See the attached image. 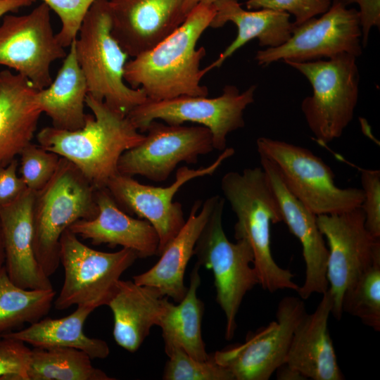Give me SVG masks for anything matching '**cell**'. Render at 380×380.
<instances>
[{"instance_id": "1", "label": "cell", "mask_w": 380, "mask_h": 380, "mask_svg": "<svg viewBox=\"0 0 380 380\" xmlns=\"http://www.w3.org/2000/svg\"><path fill=\"white\" fill-rule=\"evenodd\" d=\"M215 13L213 5L198 3L174 32L151 49L127 61L125 82L132 88L141 89L151 101L208 96V87L201 84L208 71L200 68L206 51L204 47L196 49V44Z\"/></svg>"}, {"instance_id": "2", "label": "cell", "mask_w": 380, "mask_h": 380, "mask_svg": "<svg viewBox=\"0 0 380 380\" xmlns=\"http://www.w3.org/2000/svg\"><path fill=\"white\" fill-rule=\"evenodd\" d=\"M87 114L84 126L68 131L46 127L37 134L39 145L74 164L96 188L106 187L118 174L122 154L144 138L127 115L87 94Z\"/></svg>"}, {"instance_id": "3", "label": "cell", "mask_w": 380, "mask_h": 380, "mask_svg": "<svg viewBox=\"0 0 380 380\" xmlns=\"http://www.w3.org/2000/svg\"><path fill=\"white\" fill-rule=\"evenodd\" d=\"M221 189L237 219L234 238L246 240L253 250L259 284L270 293L282 289L297 291L299 286L293 281L294 274L279 266L272 254L271 225L282 222V217L262 167L227 172L221 179Z\"/></svg>"}, {"instance_id": "4", "label": "cell", "mask_w": 380, "mask_h": 380, "mask_svg": "<svg viewBox=\"0 0 380 380\" xmlns=\"http://www.w3.org/2000/svg\"><path fill=\"white\" fill-rule=\"evenodd\" d=\"M96 188L71 162L61 157L50 181L35 192L32 208L36 259L50 277L60 264V239L74 222L98 215Z\"/></svg>"}, {"instance_id": "5", "label": "cell", "mask_w": 380, "mask_h": 380, "mask_svg": "<svg viewBox=\"0 0 380 380\" xmlns=\"http://www.w3.org/2000/svg\"><path fill=\"white\" fill-rule=\"evenodd\" d=\"M75 40L76 56L84 75L88 94L127 115L147 100L141 89L125 81L129 56L111 34L108 0H95L87 12Z\"/></svg>"}, {"instance_id": "6", "label": "cell", "mask_w": 380, "mask_h": 380, "mask_svg": "<svg viewBox=\"0 0 380 380\" xmlns=\"http://www.w3.org/2000/svg\"><path fill=\"white\" fill-rule=\"evenodd\" d=\"M301 72L312 87L301 110L308 127L322 144L339 138L353 120L359 94L356 57L342 53L325 60L284 61Z\"/></svg>"}, {"instance_id": "7", "label": "cell", "mask_w": 380, "mask_h": 380, "mask_svg": "<svg viewBox=\"0 0 380 380\" xmlns=\"http://www.w3.org/2000/svg\"><path fill=\"white\" fill-rule=\"evenodd\" d=\"M256 147L260 157L275 166L289 191L315 215L361 206L362 189L338 187L331 167L310 150L268 137H259Z\"/></svg>"}, {"instance_id": "8", "label": "cell", "mask_w": 380, "mask_h": 380, "mask_svg": "<svg viewBox=\"0 0 380 380\" xmlns=\"http://www.w3.org/2000/svg\"><path fill=\"white\" fill-rule=\"evenodd\" d=\"M225 200L217 195L209 215L194 250L197 263L212 270L216 300L226 317L225 338H233L236 316L248 291L259 284L253 267L254 255L244 239L231 242L222 227Z\"/></svg>"}, {"instance_id": "9", "label": "cell", "mask_w": 380, "mask_h": 380, "mask_svg": "<svg viewBox=\"0 0 380 380\" xmlns=\"http://www.w3.org/2000/svg\"><path fill=\"white\" fill-rule=\"evenodd\" d=\"M59 255L64 280L54 300L58 310L73 305L94 310L107 305L122 274L138 259L129 248L112 253L91 248L69 229L61 235Z\"/></svg>"}, {"instance_id": "10", "label": "cell", "mask_w": 380, "mask_h": 380, "mask_svg": "<svg viewBox=\"0 0 380 380\" xmlns=\"http://www.w3.org/2000/svg\"><path fill=\"white\" fill-rule=\"evenodd\" d=\"M255 85L243 92L233 85L223 88L220 96H182L170 99H147L127 115L141 133L153 120L168 125H183L190 122L207 127L211 132L214 149L222 151L227 148V135L245 125L243 112L253 103Z\"/></svg>"}, {"instance_id": "11", "label": "cell", "mask_w": 380, "mask_h": 380, "mask_svg": "<svg viewBox=\"0 0 380 380\" xmlns=\"http://www.w3.org/2000/svg\"><path fill=\"white\" fill-rule=\"evenodd\" d=\"M317 222L329 246L328 291L333 302L331 314L339 320L346 291L380 260V238L367 230L361 207L339 214L317 215Z\"/></svg>"}, {"instance_id": "12", "label": "cell", "mask_w": 380, "mask_h": 380, "mask_svg": "<svg viewBox=\"0 0 380 380\" xmlns=\"http://www.w3.org/2000/svg\"><path fill=\"white\" fill-rule=\"evenodd\" d=\"M234 153V148H226L206 167L178 168L174 182L166 187L144 184L133 177L119 173L108 181L106 187L123 211L147 220L153 227L159 238L158 255H160L186 222L182 204L173 201L176 193L190 180L213 175Z\"/></svg>"}, {"instance_id": "13", "label": "cell", "mask_w": 380, "mask_h": 380, "mask_svg": "<svg viewBox=\"0 0 380 380\" xmlns=\"http://www.w3.org/2000/svg\"><path fill=\"white\" fill-rule=\"evenodd\" d=\"M358 11L333 0L319 18H312L295 25L287 41L277 47L258 51L255 61L267 66L279 60L308 62L328 59L342 53L362 54Z\"/></svg>"}, {"instance_id": "14", "label": "cell", "mask_w": 380, "mask_h": 380, "mask_svg": "<svg viewBox=\"0 0 380 380\" xmlns=\"http://www.w3.org/2000/svg\"><path fill=\"white\" fill-rule=\"evenodd\" d=\"M50 11L42 2L27 14H6L0 24V65L14 70L37 90L51 83V64L67 55L53 33Z\"/></svg>"}, {"instance_id": "15", "label": "cell", "mask_w": 380, "mask_h": 380, "mask_svg": "<svg viewBox=\"0 0 380 380\" xmlns=\"http://www.w3.org/2000/svg\"><path fill=\"white\" fill-rule=\"evenodd\" d=\"M143 141L120 156L118 173L165 181L180 163L196 164L201 155L214 151L210 131L202 125H168L153 120Z\"/></svg>"}, {"instance_id": "16", "label": "cell", "mask_w": 380, "mask_h": 380, "mask_svg": "<svg viewBox=\"0 0 380 380\" xmlns=\"http://www.w3.org/2000/svg\"><path fill=\"white\" fill-rule=\"evenodd\" d=\"M303 299L284 297L276 319L247 337L246 341L213 353L235 380H267L285 363L293 333L306 314Z\"/></svg>"}, {"instance_id": "17", "label": "cell", "mask_w": 380, "mask_h": 380, "mask_svg": "<svg viewBox=\"0 0 380 380\" xmlns=\"http://www.w3.org/2000/svg\"><path fill=\"white\" fill-rule=\"evenodd\" d=\"M111 34L131 57L144 53L185 20L184 0H108Z\"/></svg>"}, {"instance_id": "18", "label": "cell", "mask_w": 380, "mask_h": 380, "mask_svg": "<svg viewBox=\"0 0 380 380\" xmlns=\"http://www.w3.org/2000/svg\"><path fill=\"white\" fill-rule=\"evenodd\" d=\"M263 169L279 205L282 222L300 242L305 265L303 284L297 293L303 300L313 293H324L329 288L327 277L328 248L317 222V215L286 188L275 166L260 157Z\"/></svg>"}, {"instance_id": "19", "label": "cell", "mask_w": 380, "mask_h": 380, "mask_svg": "<svg viewBox=\"0 0 380 380\" xmlns=\"http://www.w3.org/2000/svg\"><path fill=\"white\" fill-rule=\"evenodd\" d=\"M96 217L76 221L68 228L71 232L94 245L131 249L138 258L158 255V235L147 220L134 218L123 211L106 187L96 189Z\"/></svg>"}, {"instance_id": "20", "label": "cell", "mask_w": 380, "mask_h": 380, "mask_svg": "<svg viewBox=\"0 0 380 380\" xmlns=\"http://www.w3.org/2000/svg\"><path fill=\"white\" fill-rule=\"evenodd\" d=\"M35 191L27 189L18 200L0 210L5 267L11 281L29 289H53L34 251L32 208Z\"/></svg>"}, {"instance_id": "21", "label": "cell", "mask_w": 380, "mask_h": 380, "mask_svg": "<svg viewBox=\"0 0 380 380\" xmlns=\"http://www.w3.org/2000/svg\"><path fill=\"white\" fill-rule=\"evenodd\" d=\"M332 307L327 290L315 310L304 315L293 333L284 364L305 379H344L328 330Z\"/></svg>"}, {"instance_id": "22", "label": "cell", "mask_w": 380, "mask_h": 380, "mask_svg": "<svg viewBox=\"0 0 380 380\" xmlns=\"http://www.w3.org/2000/svg\"><path fill=\"white\" fill-rule=\"evenodd\" d=\"M216 196L209 197L203 205L199 200L194 201L184 226L163 250L160 260L146 272L133 277L136 284L156 288L163 296L172 298L176 303L184 297L188 289L184 281L186 268Z\"/></svg>"}, {"instance_id": "23", "label": "cell", "mask_w": 380, "mask_h": 380, "mask_svg": "<svg viewBox=\"0 0 380 380\" xmlns=\"http://www.w3.org/2000/svg\"><path fill=\"white\" fill-rule=\"evenodd\" d=\"M37 90L22 75L0 71V166L32 143L42 113L34 101Z\"/></svg>"}, {"instance_id": "24", "label": "cell", "mask_w": 380, "mask_h": 380, "mask_svg": "<svg viewBox=\"0 0 380 380\" xmlns=\"http://www.w3.org/2000/svg\"><path fill=\"white\" fill-rule=\"evenodd\" d=\"M168 301L156 288L120 279L107 304L113 315V334L117 344L136 352L152 327L158 326Z\"/></svg>"}, {"instance_id": "25", "label": "cell", "mask_w": 380, "mask_h": 380, "mask_svg": "<svg viewBox=\"0 0 380 380\" xmlns=\"http://www.w3.org/2000/svg\"><path fill=\"white\" fill-rule=\"evenodd\" d=\"M213 5L215 13L210 27L219 28L232 22L237 27V35L218 58L205 67L208 72L220 67L251 39H258L260 46L272 48L284 44L291 35L293 23L288 13L267 8L246 11L237 0H217Z\"/></svg>"}, {"instance_id": "26", "label": "cell", "mask_w": 380, "mask_h": 380, "mask_svg": "<svg viewBox=\"0 0 380 380\" xmlns=\"http://www.w3.org/2000/svg\"><path fill=\"white\" fill-rule=\"evenodd\" d=\"M51 83L37 90L34 101L38 108L51 120L52 127L74 131L82 128L87 114L84 113L88 94L84 75L78 63L75 40Z\"/></svg>"}, {"instance_id": "27", "label": "cell", "mask_w": 380, "mask_h": 380, "mask_svg": "<svg viewBox=\"0 0 380 380\" xmlns=\"http://www.w3.org/2000/svg\"><path fill=\"white\" fill-rule=\"evenodd\" d=\"M94 310L90 307L77 306V309L66 317L42 318L25 329L0 336L20 340L34 348H73L84 351L91 359H104L110 353L107 343L89 337L84 331V322Z\"/></svg>"}, {"instance_id": "28", "label": "cell", "mask_w": 380, "mask_h": 380, "mask_svg": "<svg viewBox=\"0 0 380 380\" xmlns=\"http://www.w3.org/2000/svg\"><path fill=\"white\" fill-rule=\"evenodd\" d=\"M200 267L197 262L195 264L190 275L187 291L178 304L167 302L158 327L162 330L165 353L172 347L177 346L192 357L205 360L210 355L205 350L202 337L204 305L197 296V290L201 282Z\"/></svg>"}, {"instance_id": "29", "label": "cell", "mask_w": 380, "mask_h": 380, "mask_svg": "<svg viewBox=\"0 0 380 380\" xmlns=\"http://www.w3.org/2000/svg\"><path fill=\"white\" fill-rule=\"evenodd\" d=\"M56 295L53 289H29L18 286L11 281L5 265L3 266L0 268V335L44 318Z\"/></svg>"}, {"instance_id": "30", "label": "cell", "mask_w": 380, "mask_h": 380, "mask_svg": "<svg viewBox=\"0 0 380 380\" xmlns=\"http://www.w3.org/2000/svg\"><path fill=\"white\" fill-rule=\"evenodd\" d=\"M82 350L68 347L34 348L30 380H113L95 367Z\"/></svg>"}, {"instance_id": "31", "label": "cell", "mask_w": 380, "mask_h": 380, "mask_svg": "<svg viewBox=\"0 0 380 380\" xmlns=\"http://www.w3.org/2000/svg\"><path fill=\"white\" fill-rule=\"evenodd\" d=\"M341 308L343 313L357 317L365 325L380 331V260L346 291Z\"/></svg>"}, {"instance_id": "32", "label": "cell", "mask_w": 380, "mask_h": 380, "mask_svg": "<svg viewBox=\"0 0 380 380\" xmlns=\"http://www.w3.org/2000/svg\"><path fill=\"white\" fill-rule=\"evenodd\" d=\"M166 354L169 360L163 375L165 380H235L229 369L216 362L213 354L200 360L177 346Z\"/></svg>"}, {"instance_id": "33", "label": "cell", "mask_w": 380, "mask_h": 380, "mask_svg": "<svg viewBox=\"0 0 380 380\" xmlns=\"http://www.w3.org/2000/svg\"><path fill=\"white\" fill-rule=\"evenodd\" d=\"M18 173L27 188L33 191L42 189L52 178L61 157L32 142L18 156Z\"/></svg>"}, {"instance_id": "34", "label": "cell", "mask_w": 380, "mask_h": 380, "mask_svg": "<svg viewBox=\"0 0 380 380\" xmlns=\"http://www.w3.org/2000/svg\"><path fill=\"white\" fill-rule=\"evenodd\" d=\"M32 349L25 343L1 336L0 380H30Z\"/></svg>"}, {"instance_id": "35", "label": "cell", "mask_w": 380, "mask_h": 380, "mask_svg": "<svg viewBox=\"0 0 380 380\" xmlns=\"http://www.w3.org/2000/svg\"><path fill=\"white\" fill-rule=\"evenodd\" d=\"M53 10L61 21L56 34L60 44L68 47L76 39L83 19L95 0H42Z\"/></svg>"}, {"instance_id": "36", "label": "cell", "mask_w": 380, "mask_h": 380, "mask_svg": "<svg viewBox=\"0 0 380 380\" xmlns=\"http://www.w3.org/2000/svg\"><path fill=\"white\" fill-rule=\"evenodd\" d=\"M331 0H247L248 9H272L292 14L295 25H300L319 14L325 13Z\"/></svg>"}, {"instance_id": "37", "label": "cell", "mask_w": 380, "mask_h": 380, "mask_svg": "<svg viewBox=\"0 0 380 380\" xmlns=\"http://www.w3.org/2000/svg\"><path fill=\"white\" fill-rule=\"evenodd\" d=\"M364 198L361 205L365 226L369 233L380 238V171L358 168Z\"/></svg>"}, {"instance_id": "38", "label": "cell", "mask_w": 380, "mask_h": 380, "mask_svg": "<svg viewBox=\"0 0 380 380\" xmlns=\"http://www.w3.org/2000/svg\"><path fill=\"white\" fill-rule=\"evenodd\" d=\"M27 189L18 173V159L0 166V210L15 202Z\"/></svg>"}, {"instance_id": "39", "label": "cell", "mask_w": 380, "mask_h": 380, "mask_svg": "<svg viewBox=\"0 0 380 380\" xmlns=\"http://www.w3.org/2000/svg\"><path fill=\"white\" fill-rule=\"evenodd\" d=\"M344 5L356 3L360 6L358 11L360 25L362 33V45L366 46L368 35L374 26L380 27V0H341Z\"/></svg>"}, {"instance_id": "40", "label": "cell", "mask_w": 380, "mask_h": 380, "mask_svg": "<svg viewBox=\"0 0 380 380\" xmlns=\"http://www.w3.org/2000/svg\"><path fill=\"white\" fill-rule=\"evenodd\" d=\"M36 0H0V18L10 12L32 5Z\"/></svg>"}, {"instance_id": "41", "label": "cell", "mask_w": 380, "mask_h": 380, "mask_svg": "<svg viewBox=\"0 0 380 380\" xmlns=\"http://www.w3.org/2000/svg\"><path fill=\"white\" fill-rule=\"evenodd\" d=\"M277 379L281 380H301L305 378L298 372L284 364L277 369Z\"/></svg>"}, {"instance_id": "42", "label": "cell", "mask_w": 380, "mask_h": 380, "mask_svg": "<svg viewBox=\"0 0 380 380\" xmlns=\"http://www.w3.org/2000/svg\"><path fill=\"white\" fill-rule=\"evenodd\" d=\"M5 265V252L4 246L3 241V236L0 224V268H1Z\"/></svg>"}, {"instance_id": "43", "label": "cell", "mask_w": 380, "mask_h": 380, "mask_svg": "<svg viewBox=\"0 0 380 380\" xmlns=\"http://www.w3.org/2000/svg\"><path fill=\"white\" fill-rule=\"evenodd\" d=\"M198 4V0H184V9L188 15L190 11Z\"/></svg>"}, {"instance_id": "44", "label": "cell", "mask_w": 380, "mask_h": 380, "mask_svg": "<svg viewBox=\"0 0 380 380\" xmlns=\"http://www.w3.org/2000/svg\"><path fill=\"white\" fill-rule=\"evenodd\" d=\"M217 0H198V3L203 4L207 6L213 5Z\"/></svg>"}, {"instance_id": "45", "label": "cell", "mask_w": 380, "mask_h": 380, "mask_svg": "<svg viewBox=\"0 0 380 380\" xmlns=\"http://www.w3.org/2000/svg\"><path fill=\"white\" fill-rule=\"evenodd\" d=\"M0 340H1V336H0Z\"/></svg>"}]
</instances>
